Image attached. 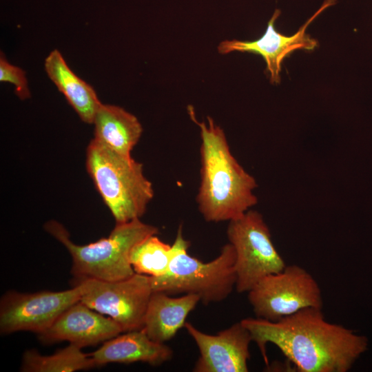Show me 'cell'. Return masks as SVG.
<instances>
[{
	"label": "cell",
	"instance_id": "18",
	"mask_svg": "<svg viewBox=\"0 0 372 372\" xmlns=\"http://www.w3.org/2000/svg\"><path fill=\"white\" fill-rule=\"evenodd\" d=\"M176 249L175 241L170 245L152 235L133 248L130 263L135 273L158 278L167 272Z\"/></svg>",
	"mask_w": 372,
	"mask_h": 372
},
{
	"label": "cell",
	"instance_id": "9",
	"mask_svg": "<svg viewBox=\"0 0 372 372\" xmlns=\"http://www.w3.org/2000/svg\"><path fill=\"white\" fill-rule=\"evenodd\" d=\"M81 296L79 285L61 291H8L0 302L1 333L25 331L39 334L65 309L79 301Z\"/></svg>",
	"mask_w": 372,
	"mask_h": 372
},
{
	"label": "cell",
	"instance_id": "16",
	"mask_svg": "<svg viewBox=\"0 0 372 372\" xmlns=\"http://www.w3.org/2000/svg\"><path fill=\"white\" fill-rule=\"evenodd\" d=\"M92 124L95 140L128 156H131L143 133L142 125L136 116L114 105L102 103Z\"/></svg>",
	"mask_w": 372,
	"mask_h": 372
},
{
	"label": "cell",
	"instance_id": "7",
	"mask_svg": "<svg viewBox=\"0 0 372 372\" xmlns=\"http://www.w3.org/2000/svg\"><path fill=\"white\" fill-rule=\"evenodd\" d=\"M256 318L277 321L307 307L322 308L320 287L306 269L286 265L260 280L248 292Z\"/></svg>",
	"mask_w": 372,
	"mask_h": 372
},
{
	"label": "cell",
	"instance_id": "14",
	"mask_svg": "<svg viewBox=\"0 0 372 372\" xmlns=\"http://www.w3.org/2000/svg\"><path fill=\"white\" fill-rule=\"evenodd\" d=\"M200 301L196 294L174 298L163 292L153 291L142 329L153 341L165 343L184 327L187 316Z\"/></svg>",
	"mask_w": 372,
	"mask_h": 372
},
{
	"label": "cell",
	"instance_id": "6",
	"mask_svg": "<svg viewBox=\"0 0 372 372\" xmlns=\"http://www.w3.org/2000/svg\"><path fill=\"white\" fill-rule=\"evenodd\" d=\"M229 222L227 235L236 254L235 288L238 293L248 292L263 278L282 271L287 265L258 211L249 209Z\"/></svg>",
	"mask_w": 372,
	"mask_h": 372
},
{
	"label": "cell",
	"instance_id": "13",
	"mask_svg": "<svg viewBox=\"0 0 372 372\" xmlns=\"http://www.w3.org/2000/svg\"><path fill=\"white\" fill-rule=\"evenodd\" d=\"M90 355L96 366L136 362L157 366L170 360L173 351L165 343L151 340L141 329L127 331L105 341L101 347Z\"/></svg>",
	"mask_w": 372,
	"mask_h": 372
},
{
	"label": "cell",
	"instance_id": "1",
	"mask_svg": "<svg viewBox=\"0 0 372 372\" xmlns=\"http://www.w3.org/2000/svg\"><path fill=\"white\" fill-rule=\"evenodd\" d=\"M268 365L266 346L273 344L300 372H347L367 349L368 339L328 322L322 308L307 307L273 322L240 320Z\"/></svg>",
	"mask_w": 372,
	"mask_h": 372
},
{
	"label": "cell",
	"instance_id": "10",
	"mask_svg": "<svg viewBox=\"0 0 372 372\" xmlns=\"http://www.w3.org/2000/svg\"><path fill=\"white\" fill-rule=\"evenodd\" d=\"M336 1L324 0L320 8L291 36H286L277 32L275 22L281 11L276 9L267 23L265 33L259 39L251 41H223L218 45V51L223 54L237 51L261 55L266 62L271 83H279L283 59L294 50H313L318 45L317 41L307 34L306 30L320 13L334 5Z\"/></svg>",
	"mask_w": 372,
	"mask_h": 372
},
{
	"label": "cell",
	"instance_id": "17",
	"mask_svg": "<svg viewBox=\"0 0 372 372\" xmlns=\"http://www.w3.org/2000/svg\"><path fill=\"white\" fill-rule=\"evenodd\" d=\"M96 366L90 354L70 344L52 355H41L36 350L26 351L23 355L21 371L24 372H72Z\"/></svg>",
	"mask_w": 372,
	"mask_h": 372
},
{
	"label": "cell",
	"instance_id": "19",
	"mask_svg": "<svg viewBox=\"0 0 372 372\" xmlns=\"http://www.w3.org/2000/svg\"><path fill=\"white\" fill-rule=\"evenodd\" d=\"M0 81L13 84L17 96L25 99L30 96L25 72L21 68L12 65L1 52L0 56Z\"/></svg>",
	"mask_w": 372,
	"mask_h": 372
},
{
	"label": "cell",
	"instance_id": "3",
	"mask_svg": "<svg viewBox=\"0 0 372 372\" xmlns=\"http://www.w3.org/2000/svg\"><path fill=\"white\" fill-rule=\"evenodd\" d=\"M44 228L70 254L71 272L76 282L88 278L116 281L131 277L135 273L130 263L132 250L146 238L158 233L156 227L137 218L116 223L107 238L79 245L70 240L68 231L58 221L49 220Z\"/></svg>",
	"mask_w": 372,
	"mask_h": 372
},
{
	"label": "cell",
	"instance_id": "2",
	"mask_svg": "<svg viewBox=\"0 0 372 372\" xmlns=\"http://www.w3.org/2000/svg\"><path fill=\"white\" fill-rule=\"evenodd\" d=\"M187 110L201 139L198 209L207 222L236 219L257 204L256 179L233 156L223 130L214 119L207 116V123L200 122L192 105Z\"/></svg>",
	"mask_w": 372,
	"mask_h": 372
},
{
	"label": "cell",
	"instance_id": "5",
	"mask_svg": "<svg viewBox=\"0 0 372 372\" xmlns=\"http://www.w3.org/2000/svg\"><path fill=\"white\" fill-rule=\"evenodd\" d=\"M174 241L177 249L167 272L158 278L149 276L153 291L196 294L206 304L227 298L236 283L233 246L225 245L216 258L203 262L188 254L189 242L183 238L181 225Z\"/></svg>",
	"mask_w": 372,
	"mask_h": 372
},
{
	"label": "cell",
	"instance_id": "4",
	"mask_svg": "<svg viewBox=\"0 0 372 372\" xmlns=\"http://www.w3.org/2000/svg\"><path fill=\"white\" fill-rule=\"evenodd\" d=\"M85 166L116 223L143 216L154 197V189L142 163L93 138L86 149Z\"/></svg>",
	"mask_w": 372,
	"mask_h": 372
},
{
	"label": "cell",
	"instance_id": "12",
	"mask_svg": "<svg viewBox=\"0 0 372 372\" xmlns=\"http://www.w3.org/2000/svg\"><path fill=\"white\" fill-rule=\"evenodd\" d=\"M121 332V327L113 319L105 317L79 300L65 309L38 336L43 343L66 340L82 348L105 342Z\"/></svg>",
	"mask_w": 372,
	"mask_h": 372
},
{
	"label": "cell",
	"instance_id": "11",
	"mask_svg": "<svg viewBox=\"0 0 372 372\" xmlns=\"http://www.w3.org/2000/svg\"><path fill=\"white\" fill-rule=\"evenodd\" d=\"M184 327L200 352L193 371H248L249 344L252 338L240 321L215 335L202 332L189 322H185Z\"/></svg>",
	"mask_w": 372,
	"mask_h": 372
},
{
	"label": "cell",
	"instance_id": "8",
	"mask_svg": "<svg viewBox=\"0 0 372 372\" xmlns=\"http://www.w3.org/2000/svg\"><path fill=\"white\" fill-rule=\"evenodd\" d=\"M75 285L81 287L83 303L113 319L123 332L142 329L153 293L149 276L135 273L121 280L88 278Z\"/></svg>",
	"mask_w": 372,
	"mask_h": 372
},
{
	"label": "cell",
	"instance_id": "15",
	"mask_svg": "<svg viewBox=\"0 0 372 372\" xmlns=\"http://www.w3.org/2000/svg\"><path fill=\"white\" fill-rule=\"evenodd\" d=\"M45 70L57 89L85 123L92 124L102 104L93 87L75 74L58 50H52L45 59Z\"/></svg>",
	"mask_w": 372,
	"mask_h": 372
}]
</instances>
